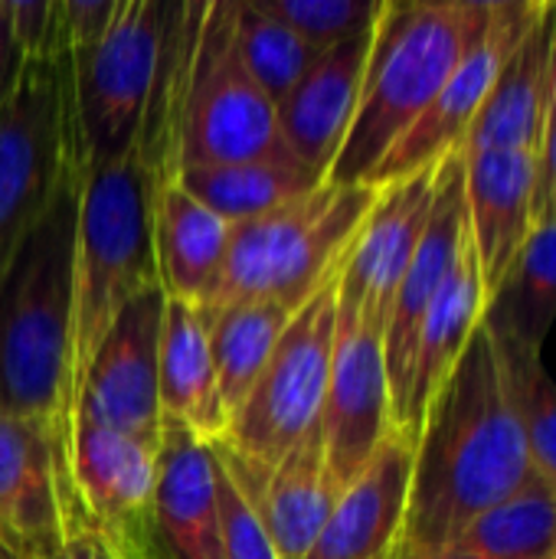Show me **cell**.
<instances>
[{
    "mask_svg": "<svg viewBox=\"0 0 556 559\" xmlns=\"http://www.w3.org/2000/svg\"><path fill=\"white\" fill-rule=\"evenodd\" d=\"M164 308L167 295L161 282L147 285L121 308L79 380L72 403L75 419L161 442L157 354Z\"/></svg>",
    "mask_w": 556,
    "mask_h": 559,
    "instance_id": "obj_11",
    "label": "cell"
},
{
    "mask_svg": "<svg viewBox=\"0 0 556 559\" xmlns=\"http://www.w3.org/2000/svg\"><path fill=\"white\" fill-rule=\"evenodd\" d=\"M72 167L88 164L75 108L72 49L62 36L56 0L49 46L23 62L20 82L0 108V272Z\"/></svg>",
    "mask_w": 556,
    "mask_h": 559,
    "instance_id": "obj_7",
    "label": "cell"
},
{
    "mask_svg": "<svg viewBox=\"0 0 556 559\" xmlns=\"http://www.w3.org/2000/svg\"><path fill=\"white\" fill-rule=\"evenodd\" d=\"M556 321V226H534L501 288L488 298L482 324L541 350Z\"/></svg>",
    "mask_w": 556,
    "mask_h": 559,
    "instance_id": "obj_29",
    "label": "cell"
},
{
    "mask_svg": "<svg viewBox=\"0 0 556 559\" xmlns=\"http://www.w3.org/2000/svg\"><path fill=\"white\" fill-rule=\"evenodd\" d=\"M0 559H16V557H13V554H7V550L0 547Z\"/></svg>",
    "mask_w": 556,
    "mask_h": 559,
    "instance_id": "obj_39",
    "label": "cell"
},
{
    "mask_svg": "<svg viewBox=\"0 0 556 559\" xmlns=\"http://www.w3.org/2000/svg\"><path fill=\"white\" fill-rule=\"evenodd\" d=\"M164 26L167 3L118 0L102 39L72 52L75 108L88 170L134 151L161 62Z\"/></svg>",
    "mask_w": 556,
    "mask_h": 559,
    "instance_id": "obj_9",
    "label": "cell"
},
{
    "mask_svg": "<svg viewBox=\"0 0 556 559\" xmlns=\"http://www.w3.org/2000/svg\"><path fill=\"white\" fill-rule=\"evenodd\" d=\"M534 478L524 436L505 400L495 344L475 331L433 396L413 452L403 531L390 559H433L475 518Z\"/></svg>",
    "mask_w": 556,
    "mask_h": 559,
    "instance_id": "obj_1",
    "label": "cell"
},
{
    "mask_svg": "<svg viewBox=\"0 0 556 559\" xmlns=\"http://www.w3.org/2000/svg\"><path fill=\"white\" fill-rule=\"evenodd\" d=\"M465 246H469L465 164H462V154L456 151L439 160V180H436V200L429 210V223H426L419 246L406 265V275L397 288L390 321L383 331V360H387V380H390L393 426L403 416L419 324H423L433 298L439 295V288L459 265Z\"/></svg>",
    "mask_w": 556,
    "mask_h": 559,
    "instance_id": "obj_16",
    "label": "cell"
},
{
    "mask_svg": "<svg viewBox=\"0 0 556 559\" xmlns=\"http://www.w3.org/2000/svg\"><path fill=\"white\" fill-rule=\"evenodd\" d=\"M157 400L161 416L180 423L197 439L216 445L226 432V413L216 390L210 354V331L203 308L167 298L161 354H157Z\"/></svg>",
    "mask_w": 556,
    "mask_h": 559,
    "instance_id": "obj_24",
    "label": "cell"
},
{
    "mask_svg": "<svg viewBox=\"0 0 556 559\" xmlns=\"http://www.w3.org/2000/svg\"><path fill=\"white\" fill-rule=\"evenodd\" d=\"M393 429L383 334L338 305L331 373L318 416L324 468L334 495L364 472Z\"/></svg>",
    "mask_w": 556,
    "mask_h": 559,
    "instance_id": "obj_12",
    "label": "cell"
},
{
    "mask_svg": "<svg viewBox=\"0 0 556 559\" xmlns=\"http://www.w3.org/2000/svg\"><path fill=\"white\" fill-rule=\"evenodd\" d=\"M338 495L328 481L318 426L272 468L252 498L279 559H305L324 531Z\"/></svg>",
    "mask_w": 556,
    "mask_h": 559,
    "instance_id": "obj_25",
    "label": "cell"
},
{
    "mask_svg": "<svg viewBox=\"0 0 556 559\" xmlns=\"http://www.w3.org/2000/svg\"><path fill=\"white\" fill-rule=\"evenodd\" d=\"M433 559H556V488L534 475Z\"/></svg>",
    "mask_w": 556,
    "mask_h": 559,
    "instance_id": "obj_28",
    "label": "cell"
},
{
    "mask_svg": "<svg viewBox=\"0 0 556 559\" xmlns=\"http://www.w3.org/2000/svg\"><path fill=\"white\" fill-rule=\"evenodd\" d=\"M275 105L249 79L236 36L233 0L200 7L177 118V170L203 164L285 160Z\"/></svg>",
    "mask_w": 556,
    "mask_h": 559,
    "instance_id": "obj_8",
    "label": "cell"
},
{
    "mask_svg": "<svg viewBox=\"0 0 556 559\" xmlns=\"http://www.w3.org/2000/svg\"><path fill=\"white\" fill-rule=\"evenodd\" d=\"M154 534L161 559H223L216 449L170 419L157 445Z\"/></svg>",
    "mask_w": 556,
    "mask_h": 559,
    "instance_id": "obj_20",
    "label": "cell"
},
{
    "mask_svg": "<svg viewBox=\"0 0 556 559\" xmlns=\"http://www.w3.org/2000/svg\"><path fill=\"white\" fill-rule=\"evenodd\" d=\"M75 527L88 524L52 429L0 413V547L43 559Z\"/></svg>",
    "mask_w": 556,
    "mask_h": 559,
    "instance_id": "obj_14",
    "label": "cell"
},
{
    "mask_svg": "<svg viewBox=\"0 0 556 559\" xmlns=\"http://www.w3.org/2000/svg\"><path fill=\"white\" fill-rule=\"evenodd\" d=\"M203 318L210 331L216 390L229 426V419L242 409L246 396L262 377L282 331L292 321V311L275 301H233L203 308Z\"/></svg>",
    "mask_w": 556,
    "mask_h": 559,
    "instance_id": "obj_27",
    "label": "cell"
},
{
    "mask_svg": "<svg viewBox=\"0 0 556 559\" xmlns=\"http://www.w3.org/2000/svg\"><path fill=\"white\" fill-rule=\"evenodd\" d=\"M216 501H220L223 559H279L256 504L229 478V472L220 465V459H216Z\"/></svg>",
    "mask_w": 556,
    "mask_h": 559,
    "instance_id": "obj_33",
    "label": "cell"
},
{
    "mask_svg": "<svg viewBox=\"0 0 556 559\" xmlns=\"http://www.w3.org/2000/svg\"><path fill=\"white\" fill-rule=\"evenodd\" d=\"M387 559H390V557H387Z\"/></svg>",
    "mask_w": 556,
    "mask_h": 559,
    "instance_id": "obj_40",
    "label": "cell"
},
{
    "mask_svg": "<svg viewBox=\"0 0 556 559\" xmlns=\"http://www.w3.org/2000/svg\"><path fill=\"white\" fill-rule=\"evenodd\" d=\"M151 239L164 295L206 308L226 269L233 226L200 206L177 180H164L151 197Z\"/></svg>",
    "mask_w": 556,
    "mask_h": 559,
    "instance_id": "obj_22",
    "label": "cell"
},
{
    "mask_svg": "<svg viewBox=\"0 0 556 559\" xmlns=\"http://www.w3.org/2000/svg\"><path fill=\"white\" fill-rule=\"evenodd\" d=\"M7 10V23L10 33L16 39V46L23 49V56H39L49 39H52V26H56V0H3Z\"/></svg>",
    "mask_w": 556,
    "mask_h": 559,
    "instance_id": "obj_34",
    "label": "cell"
},
{
    "mask_svg": "<svg viewBox=\"0 0 556 559\" xmlns=\"http://www.w3.org/2000/svg\"><path fill=\"white\" fill-rule=\"evenodd\" d=\"M380 187L324 180L308 197L233 226L226 269L206 308L275 301L292 314L344 265Z\"/></svg>",
    "mask_w": 556,
    "mask_h": 559,
    "instance_id": "obj_4",
    "label": "cell"
},
{
    "mask_svg": "<svg viewBox=\"0 0 556 559\" xmlns=\"http://www.w3.org/2000/svg\"><path fill=\"white\" fill-rule=\"evenodd\" d=\"M482 318H485V288H482L478 259H475L472 236H469V246H465L459 265L452 269L446 285L433 298V305L419 324V334H416L406 403H403V416L397 423V429H403L413 442L423 429L433 396L442 390V383L462 360L469 341L482 328Z\"/></svg>",
    "mask_w": 556,
    "mask_h": 559,
    "instance_id": "obj_23",
    "label": "cell"
},
{
    "mask_svg": "<svg viewBox=\"0 0 556 559\" xmlns=\"http://www.w3.org/2000/svg\"><path fill=\"white\" fill-rule=\"evenodd\" d=\"M485 328V324H482ZM488 331V328H485ZM498 357V373L505 400L518 419V429L528 445L531 468L541 481L556 488V383L547 373L541 350L524 347L514 337L488 331Z\"/></svg>",
    "mask_w": 556,
    "mask_h": 559,
    "instance_id": "obj_30",
    "label": "cell"
},
{
    "mask_svg": "<svg viewBox=\"0 0 556 559\" xmlns=\"http://www.w3.org/2000/svg\"><path fill=\"white\" fill-rule=\"evenodd\" d=\"M469 236L478 259V275L488 298L501 288L518 252L534 229L537 154L531 151H482L462 157Z\"/></svg>",
    "mask_w": 556,
    "mask_h": 559,
    "instance_id": "obj_18",
    "label": "cell"
},
{
    "mask_svg": "<svg viewBox=\"0 0 556 559\" xmlns=\"http://www.w3.org/2000/svg\"><path fill=\"white\" fill-rule=\"evenodd\" d=\"M157 445L82 419L72 423L69 472L82 518L115 559H161L154 534Z\"/></svg>",
    "mask_w": 556,
    "mask_h": 559,
    "instance_id": "obj_10",
    "label": "cell"
},
{
    "mask_svg": "<svg viewBox=\"0 0 556 559\" xmlns=\"http://www.w3.org/2000/svg\"><path fill=\"white\" fill-rule=\"evenodd\" d=\"M495 0H387L374 26L357 115L328 174L331 183H367L393 144L442 92Z\"/></svg>",
    "mask_w": 556,
    "mask_h": 559,
    "instance_id": "obj_3",
    "label": "cell"
},
{
    "mask_svg": "<svg viewBox=\"0 0 556 559\" xmlns=\"http://www.w3.org/2000/svg\"><path fill=\"white\" fill-rule=\"evenodd\" d=\"M537 7H541L537 0H495L492 3L488 23L482 26V33L475 36L462 62L442 85V92L419 115V121L393 144V151L377 164L367 183L374 187L397 183L423 167L439 164L442 157L456 154L465 144L469 128L475 124L508 52L524 36Z\"/></svg>",
    "mask_w": 556,
    "mask_h": 559,
    "instance_id": "obj_13",
    "label": "cell"
},
{
    "mask_svg": "<svg viewBox=\"0 0 556 559\" xmlns=\"http://www.w3.org/2000/svg\"><path fill=\"white\" fill-rule=\"evenodd\" d=\"M377 26V23H374ZM374 26L321 52L301 82L275 105L279 134L295 160L328 180L357 115Z\"/></svg>",
    "mask_w": 556,
    "mask_h": 559,
    "instance_id": "obj_17",
    "label": "cell"
},
{
    "mask_svg": "<svg viewBox=\"0 0 556 559\" xmlns=\"http://www.w3.org/2000/svg\"><path fill=\"white\" fill-rule=\"evenodd\" d=\"M151 239V180L138 151L95 167L82 187L72 272V403L79 380L121 308L157 285Z\"/></svg>",
    "mask_w": 556,
    "mask_h": 559,
    "instance_id": "obj_5",
    "label": "cell"
},
{
    "mask_svg": "<svg viewBox=\"0 0 556 559\" xmlns=\"http://www.w3.org/2000/svg\"><path fill=\"white\" fill-rule=\"evenodd\" d=\"M23 49L16 46L13 33H10V23H7V10H3V0H0V108L3 102L13 95L16 82H20V72H23Z\"/></svg>",
    "mask_w": 556,
    "mask_h": 559,
    "instance_id": "obj_36",
    "label": "cell"
},
{
    "mask_svg": "<svg viewBox=\"0 0 556 559\" xmlns=\"http://www.w3.org/2000/svg\"><path fill=\"white\" fill-rule=\"evenodd\" d=\"M265 13L298 33L315 52H328L344 39L370 29L387 0H256Z\"/></svg>",
    "mask_w": 556,
    "mask_h": 559,
    "instance_id": "obj_32",
    "label": "cell"
},
{
    "mask_svg": "<svg viewBox=\"0 0 556 559\" xmlns=\"http://www.w3.org/2000/svg\"><path fill=\"white\" fill-rule=\"evenodd\" d=\"M200 206L226 219L229 226L265 216L285 203H295L324 183L321 174L295 157L285 160H242V164H203L180 167L174 177Z\"/></svg>",
    "mask_w": 556,
    "mask_h": 559,
    "instance_id": "obj_26",
    "label": "cell"
},
{
    "mask_svg": "<svg viewBox=\"0 0 556 559\" xmlns=\"http://www.w3.org/2000/svg\"><path fill=\"white\" fill-rule=\"evenodd\" d=\"M88 167H72L0 272V413L52 429L72 452V272ZM72 475V472H69Z\"/></svg>",
    "mask_w": 556,
    "mask_h": 559,
    "instance_id": "obj_2",
    "label": "cell"
},
{
    "mask_svg": "<svg viewBox=\"0 0 556 559\" xmlns=\"http://www.w3.org/2000/svg\"><path fill=\"white\" fill-rule=\"evenodd\" d=\"M416 442L393 429L364 472L338 495L305 559H387L403 531Z\"/></svg>",
    "mask_w": 556,
    "mask_h": 559,
    "instance_id": "obj_19",
    "label": "cell"
},
{
    "mask_svg": "<svg viewBox=\"0 0 556 559\" xmlns=\"http://www.w3.org/2000/svg\"><path fill=\"white\" fill-rule=\"evenodd\" d=\"M43 559H115V554L105 547V540L95 531L75 527V531H66L62 544Z\"/></svg>",
    "mask_w": 556,
    "mask_h": 559,
    "instance_id": "obj_37",
    "label": "cell"
},
{
    "mask_svg": "<svg viewBox=\"0 0 556 559\" xmlns=\"http://www.w3.org/2000/svg\"><path fill=\"white\" fill-rule=\"evenodd\" d=\"M534 226H556V115H547L544 141L537 151Z\"/></svg>",
    "mask_w": 556,
    "mask_h": 559,
    "instance_id": "obj_35",
    "label": "cell"
},
{
    "mask_svg": "<svg viewBox=\"0 0 556 559\" xmlns=\"http://www.w3.org/2000/svg\"><path fill=\"white\" fill-rule=\"evenodd\" d=\"M436 180L439 164L380 187L357 239L344 255L338 278V305L354 311L380 334L387 331L397 288L429 223Z\"/></svg>",
    "mask_w": 556,
    "mask_h": 559,
    "instance_id": "obj_15",
    "label": "cell"
},
{
    "mask_svg": "<svg viewBox=\"0 0 556 559\" xmlns=\"http://www.w3.org/2000/svg\"><path fill=\"white\" fill-rule=\"evenodd\" d=\"M338 278L341 269L292 314L262 377L213 445L220 465L249 501L272 468L318 426L338 328Z\"/></svg>",
    "mask_w": 556,
    "mask_h": 559,
    "instance_id": "obj_6",
    "label": "cell"
},
{
    "mask_svg": "<svg viewBox=\"0 0 556 559\" xmlns=\"http://www.w3.org/2000/svg\"><path fill=\"white\" fill-rule=\"evenodd\" d=\"M233 36L249 79L272 105H279L321 56L256 0H233Z\"/></svg>",
    "mask_w": 556,
    "mask_h": 559,
    "instance_id": "obj_31",
    "label": "cell"
},
{
    "mask_svg": "<svg viewBox=\"0 0 556 559\" xmlns=\"http://www.w3.org/2000/svg\"><path fill=\"white\" fill-rule=\"evenodd\" d=\"M547 115H556V33H554V66H551V111Z\"/></svg>",
    "mask_w": 556,
    "mask_h": 559,
    "instance_id": "obj_38",
    "label": "cell"
},
{
    "mask_svg": "<svg viewBox=\"0 0 556 559\" xmlns=\"http://www.w3.org/2000/svg\"><path fill=\"white\" fill-rule=\"evenodd\" d=\"M556 3L537 7L518 46L508 52L475 124L469 128L462 157L482 151H541L551 111V66H554Z\"/></svg>",
    "mask_w": 556,
    "mask_h": 559,
    "instance_id": "obj_21",
    "label": "cell"
}]
</instances>
